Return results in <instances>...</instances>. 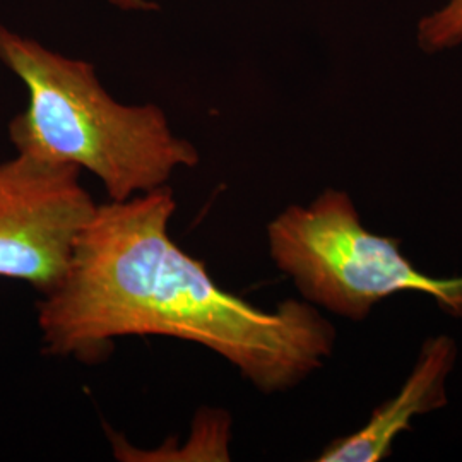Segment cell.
<instances>
[{"label":"cell","instance_id":"obj_2","mask_svg":"<svg viewBox=\"0 0 462 462\" xmlns=\"http://www.w3.org/2000/svg\"><path fill=\"white\" fill-rule=\"evenodd\" d=\"M0 62L28 89V106L9 124L17 152L89 170L110 200L124 202L170 182L200 162L175 135L165 112L112 98L89 62L69 59L0 24Z\"/></svg>","mask_w":462,"mask_h":462},{"label":"cell","instance_id":"obj_4","mask_svg":"<svg viewBox=\"0 0 462 462\" xmlns=\"http://www.w3.org/2000/svg\"><path fill=\"white\" fill-rule=\"evenodd\" d=\"M79 166L21 154L0 163V278L42 297L67 278L79 235L98 204Z\"/></svg>","mask_w":462,"mask_h":462},{"label":"cell","instance_id":"obj_7","mask_svg":"<svg viewBox=\"0 0 462 462\" xmlns=\"http://www.w3.org/2000/svg\"><path fill=\"white\" fill-rule=\"evenodd\" d=\"M112 5H116L122 11H152L158 9L156 4L149 0H108Z\"/></svg>","mask_w":462,"mask_h":462},{"label":"cell","instance_id":"obj_6","mask_svg":"<svg viewBox=\"0 0 462 462\" xmlns=\"http://www.w3.org/2000/svg\"><path fill=\"white\" fill-rule=\"evenodd\" d=\"M462 43V0L446 5L418 24V45L425 51H442Z\"/></svg>","mask_w":462,"mask_h":462},{"label":"cell","instance_id":"obj_1","mask_svg":"<svg viewBox=\"0 0 462 462\" xmlns=\"http://www.w3.org/2000/svg\"><path fill=\"white\" fill-rule=\"evenodd\" d=\"M170 185L98 206L64 282L38 301L50 356L97 364L125 336H168L208 347L263 393L298 385L324 360L336 330L297 300L264 310L219 288L170 236Z\"/></svg>","mask_w":462,"mask_h":462},{"label":"cell","instance_id":"obj_3","mask_svg":"<svg viewBox=\"0 0 462 462\" xmlns=\"http://www.w3.org/2000/svg\"><path fill=\"white\" fill-rule=\"evenodd\" d=\"M267 242L301 295L334 314L364 320L380 300L416 291L462 319V278L418 271L397 240L365 228L346 192L328 189L309 206H290L267 225Z\"/></svg>","mask_w":462,"mask_h":462},{"label":"cell","instance_id":"obj_5","mask_svg":"<svg viewBox=\"0 0 462 462\" xmlns=\"http://www.w3.org/2000/svg\"><path fill=\"white\" fill-rule=\"evenodd\" d=\"M456 351L447 336L429 339L399 394L377 408L364 429L326 447L317 461L379 462L387 457L397 435L411 429V418L446 406V380Z\"/></svg>","mask_w":462,"mask_h":462}]
</instances>
